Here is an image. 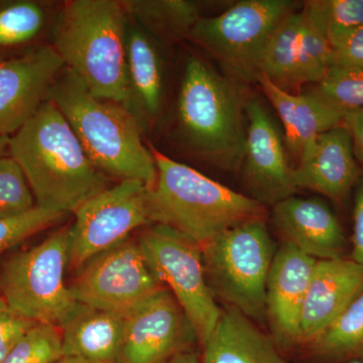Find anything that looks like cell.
Instances as JSON below:
<instances>
[{
	"label": "cell",
	"instance_id": "6da1fadb",
	"mask_svg": "<svg viewBox=\"0 0 363 363\" xmlns=\"http://www.w3.org/2000/svg\"><path fill=\"white\" fill-rule=\"evenodd\" d=\"M9 155L23 171L35 205L67 214L109 188L68 121L51 100L11 136Z\"/></svg>",
	"mask_w": 363,
	"mask_h": 363
},
{
	"label": "cell",
	"instance_id": "7a4b0ae2",
	"mask_svg": "<svg viewBox=\"0 0 363 363\" xmlns=\"http://www.w3.org/2000/svg\"><path fill=\"white\" fill-rule=\"evenodd\" d=\"M128 26L123 1L70 0L57 16L52 47L92 94L130 109Z\"/></svg>",
	"mask_w": 363,
	"mask_h": 363
},
{
	"label": "cell",
	"instance_id": "3957f363",
	"mask_svg": "<svg viewBox=\"0 0 363 363\" xmlns=\"http://www.w3.org/2000/svg\"><path fill=\"white\" fill-rule=\"evenodd\" d=\"M48 100L63 113L95 167L118 180L157 179L152 150L143 142V125L124 105L95 96L69 69L57 79Z\"/></svg>",
	"mask_w": 363,
	"mask_h": 363
},
{
	"label": "cell",
	"instance_id": "277c9868",
	"mask_svg": "<svg viewBox=\"0 0 363 363\" xmlns=\"http://www.w3.org/2000/svg\"><path fill=\"white\" fill-rule=\"evenodd\" d=\"M157 179L149 190L152 224L175 229L204 247L233 227L264 218V206L203 175L187 164L150 149Z\"/></svg>",
	"mask_w": 363,
	"mask_h": 363
},
{
	"label": "cell",
	"instance_id": "5b68a950",
	"mask_svg": "<svg viewBox=\"0 0 363 363\" xmlns=\"http://www.w3.org/2000/svg\"><path fill=\"white\" fill-rule=\"evenodd\" d=\"M245 104L230 79L197 57L186 62L179 91V131L195 155L227 171H235L245 157Z\"/></svg>",
	"mask_w": 363,
	"mask_h": 363
},
{
	"label": "cell",
	"instance_id": "8992f818",
	"mask_svg": "<svg viewBox=\"0 0 363 363\" xmlns=\"http://www.w3.org/2000/svg\"><path fill=\"white\" fill-rule=\"evenodd\" d=\"M277 250L264 218L238 224L204 245L205 272L215 298L264 323L267 278Z\"/></svg>",
	"mask_w": 363,
	"mask_h": 363
},
{
	"label": "cell",
	"instance_id": "52a82bcc",
	"mask_svg": "<svg viewBox=\"0 0 363 363\" xmlns=\"http://www.w3.org/2000/svg\"><path fill=\"white\" fill-rule=\"evenodd\" d=\"M70 241L71 228L66 227L7 260L0 285L2 298L13 311L60 329L73 317L80 304L65 284Z\"/></svg>",
	"mask_w": 363,
	"mask_h": 363
},
{
	"label": "cell",
	"instance_id": "ba28073f",
	"mask_svg": "<svg viewBox=\"0 0 363 363\" xmlns=\"http://www.w3.org/2000/svg\"><path fill=\"white\" fill-rule=\"evenodd\" d=\"M138 241L150 271L173 294L203 345L222 309L208 284L201 245L164 224L145 227Z\"/></svg>",
	"mask_w": 363,
	"mask_h": 363
},
{
	"label": "cell",
	"instance_id": "9c48e42d",
	"mask_svg": "<svg viewBox=\"0 0 363 363\" xmlns=\"http://www.w3.org/2000/svg\"><path fill=\"white\" fill-rule=\"evenodd\" d=\"M295 6L290 0H242L219 16L200 18L189 39L211 54L234 80L257 81L267 40Z\"/></svg>",
	"mask_w": 363,
	"mask_h": 363
},
{
	"label": "cell",
	"instance_id": "30bf717a",
	"mask_svg": "<svg viewBox=\"0 0 363 363\" xmlns=\"http://www.w3.org/2000/svg\"><path fill=\"white\" fill-rule=\"evenodd\" d=\"M150 188L142 181H121L79 208L71 227L69 264L82 267L93 257L128 240L133 231L152 225Z\"/></svg>",
	"mask_w": 363,
	"mask_h": 363
},
{
	"label": "cell",
	"instance_id": "8fae6325",
	"mask_svg": "<svg viewBox=\"0 0 363 363\" xmlns=\"http://www.w3.org/2000/svg\"><path fill=\"white\" fill-rule=\"evenodd\" d=\"M162 288L138 240L128 238L86 262L70 290L79 304L126 316Z\"/></svg>",
	"mask_w": 363,
	"mask_h": 363
},
{
	"label": "cell",
	"instance_id": "7c38bea8",
	"mask_svg": "<svg viewBox=\"0 0 363 363\" xmlns=\"http://www.w3.org/2000/svg\"><path fill=\"white\" fill-rule=\"evenodd\" d=\"M199 342L168 289L162 288L125 316L117 363H162Z\"/></svg>",
	"mask_w": 363,
	"mask_h": 363
},
{
	"label": "cell",
	"instance_id": "4fadbf2b",
	"mask_svg": "<svg viewBox=\"0 0 363 363\" xmlns=\"http://www.w3.org/2000/svg\"><path fill=\"white\" fill-rule=\"evenodd\" d=\"M247 140L243 157L242 179L250 198L272 206L295 194L293 168L286 157L285 138L259 100L245 104Z\"/></svg>",
	"mask_w": 363,
	"mask_h": 363
},
{
	"label": "cell",
	"instance_id": "5bb4252c",
	"mask_svg": "<svg viewBox=\"0 0 363 363\" xmlns=\"http://www.w3.org/2000/svg\"><path fill=\"white\" fill-rule=\"evenodd\" d=\"M64 69L52 45L0 57V135H13L39 111Z\"/></svg>",
	"mask_w": 363,
	"mask_h": 363
},
{
	"label": "cell",
	"instance_id": "9a60e30c",
	"mask_svg": "<svg viewBox=\"0 0 363 363\" xmlns=\"http://www.w3.org/2000/svg\"><path fill=\"white\" fill-rule=\"evenodd\" d=\"M317 259L283 242L267 278L266 321L278 348L301 345V316Z\"/></svg>",
	"mask_w": 363,
	"mask_h": 363
},
{
	"label": "cell",
	"instance_id": "2e32d148",
	"mask_svg": "<svg viewBox=\"0 0 363 363\" xmlns=\"http://www.w3.org/2000/svg\"><path fill=\"white\" fill-rule=\"evenodd\" d=\"M362 176L343 124L318 135L303 150L297 168H293L297 190L308 189L336 202L343 201Z\"/></svg>",
	"mask_w": 363,
	"mask_h": 363
},
{
	"label": "cell",
	"instance_id": "e0dca14e",
	"mask_svg": "<svg viewBox=\"0 0 363 363\" xmlns=\"http://www.w3.org/2000/svg\"><path fill=\"white\" fill-rule=\"evenodd\" d=\"M363 291V267L343 257L317 260L301 316V345L326 330Z\"/></svg>",
	"mask_w": 363,
	"mask_h": 363
},
{
	"label": "cell",
	"instance_id": "ac0fdd59",
	"mask_svg": "<svg viewBox=\"0 0 363 363\" xmlns=\"http://www.w3.org/2000/svg\"><path fill=\"white\" fill-rule=\"evenodd\" d=\"M272 222L283 238L317 260L341 259L345 234L330 207L317 198H286L272 207Z\"/></svg>",
	"mask_w": 363,
	"mask_h": 363
},
{
	"label": "cell",
	"instance_id": "d6986e66",
	"mask_svg": "<svg viewBox=\"0 0 363 363\" xmlns=\"http://www.w3.org/2000/svg\"><path fill=\"white\" fill-rule=\"evenodd\" d=\"M257 82L281 118L286 147L296 157H300L318 135L343 123L344 113L314 91L304 94L286 92L262 74L257 76Z\"/></svg>",
	"mask_w": 363,
	"mask_h": 363
},
{
	"label": "cell",
	"instance_id": "ffe728a7",
	"mask_svg": "<svg viewBox=\"0 0 363 363\" xmlns=\"http://www.w3.org/2000/svg\"><path fill=\"white\" fill-rule=\"evenodd\" d=\"M202 347L203 363H288L272 337L228 306Z\"/></svg>",
	"mask_w": 363,
	"mask_h": 363
},
{
	"label": "cell",
	"instance_id": "44dd1931",
	"mask_svg": "<svg viewBox=\"0 0 363 363\" xmlns=\"http://www.w3.org/2000/svg\"><path fill=\"white\" fill-rule=\"evenodd\" d=\"M125 316L80 304L61 329L64 357L87 363H117Z\"/></svg>",
	"mask_w": 363,
	"mask_h": 363
},
{
	"label": "cell",
	"instance_id": "7402d4cb",
	"mask_svg": "<svg viewBox=\"0 0 363 363\" xmlns=\"http://www.w3.org/2000/svg\"><path fill=\"white\" fill-rule=\"evenodd\" d=\"M126 64L130 88V111L143 125L156 118L164 95V65L154 38L130 20Z\"/></svg>",
	"mask_w": 363,
	"mask_h": 363
},
{
	"label": "cell",
	"instance_id": "603a6c76",
	"mask_svg": "<svg viewBox=\"0 0 363 363\" xmlns=\"http://www.w3.org/2000/svg\"><path fill=\"white\" fill-rule=\"evenodd\" d=\"M304 20L302 9L285 16L272 32L259 60V74L286 92L293 93L302 86L300 68Z\"/></svg>",
	"mask_w": 363,
	"mask_h": 363
},
{
	"label": "cell",
	"instance_id": "cb8c5ba5",
	"mask_svg": "<svg viewBox=\"0 0 363 363\" xmlns=\"http://www.w3.org/2000/svg\"><path fill=\"white\" fill-rule=\"evenodd\" d=\"M123 4L133 23L162 42L189 39L201 18L197 4L188 0H125Z\"/></svg>",
	"mask_w": 363,
	"mask_h": 363
},
{
	"label": "cell",
	"instance_id": "d4e9b609",
	"mask_svg": "<svg viewBox=\"0 0 363 363\" xmlns=\"http://www.w3.org/2000/svg\"><path fill=\"white\" fill-rule=\"evenodd\" d=\"M307 347L327 362H363V291Z\"/></svg>",
	"mask_w": 363,
	"mask_h": 363
},
{
	"label": "cell",
	"instance_id": "484cf974",
	"mask_svg": "<svg viewBox=\"0 0 363 363\" xmlns=\"http://www.w3.org/2000/svg\"><path fill=\"white\" fill-rule=\"evenodd\" d=\"M302 11L329 44L363 25V0H309Z\"/></svg>",
	"mask_w": 363,
	"mask_h": 363
},
{
	"label": "cell",
	"instance_id": "4316f807",
	"mask_svg": "<svg viewBox=\"0 0 363 363\" xmlns=\"http://www.w3.org/2000/svg\"><path fill=\"white\" fill-rule=\"evenodd\" d=\"M63 357L61 329L37 323L0 363H55Z\"/></svg>",
	"mask_w": 363,
	"mask_h": 363
},
{
	"label": "cell",
	"instance_id": "83f0119b",
	"mask_svg": "<svg viewBox=\"0 0 363 363\" xmlns=\"http://www.w3.org/2000/svg\"><path fill=\"white\" fill-rule=\"evenodd\" d=\"M313 91L344 114L362 109L363 71L332 66Z\"/></svg>",
	"mask_w": 363,
	"mask_h": 363
},
{
	"label": "cell",
	"instance_id": "f1b7e54d",
	"mask_svg": "<svg viewBox=\"0 0 363 363\" xmlns=\"http://www.w3.org/2000/svg\"><path fill=\"white\" fill-rule=\"evenodd\" d=\"M45 25V11L35 2H14L0 9V47L25 44L35 39Z\"/></svg>",
	"mask_w": 363,
	"mask_h": 363
},
{
	"label": "cell",
	"instance_id": "f546056e",
	"mask_svg": "<svg viewBox=\"0 0 363 363\" xmlns=\"http://www.w3.org/2000/svg\"><path fill=\"white\" fill-rule=\"evenodd\" d=\"M35 206V198L18 162L0 161V219L18 216Z\"/></svg>",
	"mask_w": 363,
	"mask_h": 363
},
{
	"label": "cell",
	"instance_id": "4dcf8cb0",
	"mask_svg": "<svg viewBox=\"0 0 363 363\" xmlns=\"http://www.w3.org/2000/svg\"><path fill=\"white\" fill-rule=\"evenodd\" d=\"M65 215L35 205L25 213L0 219V255L30 236L54 225Z\"/></svg>",
	"mask_w": 363,
	"mask_h": 363
},
{
	"label": "cell",
	"instance_id": "1f68e13d",
	"mask_svg": "<svg viewBox=\"0 0 363 363\" xmlns=\"http://www.w3.org/2000/svg\"><path fill=\"white\" fill-rule=\"evenodd\" d=\"M35 324L13 311L0 297V362Z\"/></svg>",
	"mask_w": 363,
	"mask_h": 363
},
{
	"label": "cell",
	"instance_id": "d6a6232c",
	"mask_svg": "<svg viewBox=\"0 0 363 363\" xmlns=\"http://www.w3.org/2000/svg\"><path fill=\"white\" fill-rule=\"evenodd\" d=\"M332 66L363 71V25L331 43Z\"/></svg>",
	"mask_w": 363,
	"mask_h": 363
},
{
	"label": "cell",
	"instance_id": "836d02e7",
	"mask_svg": "<svg viewBox=\"0 0 363 363\" xmlns=\"http://www.w3.org/2000/svg\"><path fill=\"white\" fill-rule=\"evenodd\" d=\"M351 259L363 267V176L355 186Z\"/></svg>",
	"mask_w": 363,
	"mask_h": 363
},
{
	"label": "cell",
	"instance_id": "e575fe53",
	"mask_svg": "<svg viewBox=\"0 0 363 363\" xmlns=\"http://www.w3.org/2000/svg\"><path fill=\"white\" fill-rule=\"evenodd\" d=\"M342 124L350 133L353 152L363 169V108L344 114Z\"/></svg>",
	"mask_w": 363,
	"mask_h": 363
},
{
	"label": "cell",
	"instance_id": "d590c367",
	"mask_svg": "<svg viewBox=\"0 0 363 363\" xmlns=\"http://www.w3.org/2000/svg\"><path fill=\"white\" fill-rule=\"evenodd\" d=\"M162 363H203L202 358L198 357L196 353L191 350L185 351V352L179 353L167 362Z\"/></svg>",
	"mask_w": 363,
	"mask_h": 363
},
{
	"label": "cell",
	"instance_id": "8d00e7d4",
	"mask_svg": "<svg viewBox=\"0 0 363 363\" xmlns=\"http://www.w3.org/2000/svg\"><path fill=\"white\" fill-rule=\"evenodd\" d=\"M9 140L11 136L0 135V161L6 156L9 152Z\"/></svg>",
	"mask_w": 363,
	"mask_h": 363
},
{
	"label": "cell",
	"instance_id": "74e56055",
	"mask_svg": "<svg viewBox=\"0 0 363 363\" xmlns=\"http://www.w3.org/2000/svg\"><path fill=\"white\" fill-rule=\"evenodd\" d=\"M55 363H87L84 362V360L79 359V358L75 357H63L61 359L58 360V362Z\"/></svg>",
	"mask_w": 363,
	"mask_h": 363
},
{
	"label": "cell",
	"instance_id": "f35d334b",
	"mask_svg": "<svg viewBox=\"0 0 363 363\" xmlns=\"http://www.w3.org/2000/svg\"><path fill=\"white\" fill-rule=\"evenodd\" d=\"M348 363H363V362H348Z\"/></svg>",
	"mask_w": 363,
	"mask_h": 363
}]
</instances>
